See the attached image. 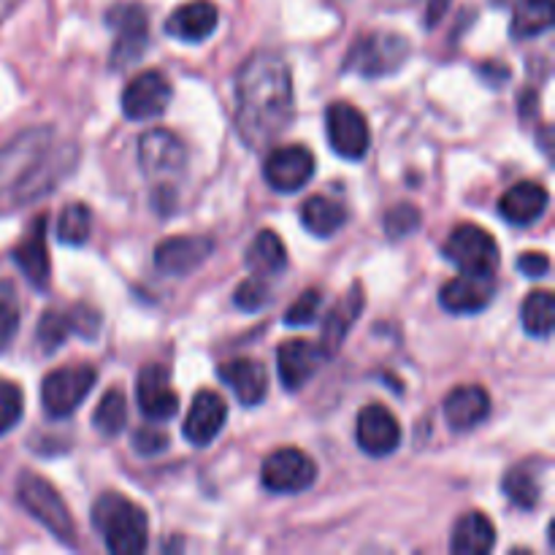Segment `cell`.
<instances>
[{"label":"cell","instance_id":"6da1fadb","mask_svg":"<svg viewBox=\"0 0 555 555\" xmlns=\"http://www.w3.org/2000/svg\"><path fill=\"white\" fill-rule=\"evenodd\" d=\"M296 112L291 65L274 52L244 60L236 74V130L249 150L280 139Z\"/></svg>","mask_w":555,"mask_h":555},{"label":"cell","instance_id":"7a4b0ae2","mask_svg":"<svg viewBox=\"0 0 555 555\" xmlns=\"http://www.w3.org/2000/svg\"><path fill=\"white\" fill-rule=\"evenodd\" d=\"M92 529L103 537L108 553L141 555L150 542V520L135 502L122 493H103L92 504Z\"/></svg>","mask_w":555,"mask_h":555},{"label":"cell","instance_id":"3957f363","mask_svg":"<svg viewBox=\"0 0 555 555\" xmlns=\"http://www.w3.org/2000/svg\"><path fill=\"white\" fill-rule=\"evenodd\" d=\"M410 57V41L399 33H366L347 52L345 70L363 79H383L396 74Z\"/></svg>","mask_w":555,"mask_h":555},{"label":"cell","instance_id":"277c9868","mask_svg":"<svg viewBox=\"0 0 555 555\" xmlns=\"http://www.w3.org/2000/svg\"><path fill=\"white\" fill-rule=\"evenodd\" d=\"M16 493H20V502L33 518L41 526H47L49 534L57 537L65 545H74V518L68 513V504L63 502L54 486L43 477L33 475V472H25L20 475V482H16Z\"/></svg>","mask_w":555,"mask_h":555},{"label":"cell","instance_id":"5b68a950","mask_svg":"<svg viewBox=\"0 0 555 555\" xmlns=\"http://www.w3.org/2000/svg\"><path fill=\"white\" fill-rule=\"evenodd\" d=\"M98 374L92 366H63L54 369L41 383V404L52 421L74 415L76 406L87 399L95 385Z\"/></svg>","mask_w":555,"mask_h":555},{"label":"cell","instance_id":"8992f818","mask_svg":"<svg viewBox=\"0 0 555 555\" xmlns=\"http://www.w3.org/2000/svg\"><path fill=\"white\" fill-rule=\"evenodd\" d=\"M444 258L461 271V274H496L499 269V244L496 238L480 225H459L450 233L444 244Z\"/></svg>","mask_w":555,"mask_h":555},{"label":"cell","instance_id":"52a82bcc","mask_svg":"<svg viewBox=\"0 0 555 555\" xmlns=\"http://www.w3.org/2000/svg\"><path fill=\"white\" fill-rule=\"evenodd\" d=\"M108 27L114 30L112 68H128L144 54L150 43V16L139 3H117L106 14Z\"/></svg>","mask_w":555,"mask_h":555},{"label":"cell","instance_id":"ba28073f","mask_svg":"<svg viewBox=\"0 0 555 555\" xmlns=\"http://www.w3.org/2000/svg\"><path fill=\"white\" fill-rule=\"evenodd\" d=\"M325 133H328L331 150L345 160H363L369 155L372 130H369L366 114L352 103H331L325 112Z\"/></svg>","mask_w":555,"mask_h":555},{"label":"cell","instance_id":"9c48e42d","mask_svg":"<svg viewBox=\"0 0 555 555\" xmlns=\"http://www.w3.org/2000/svg\"><path fill=\"white\" fill-rule=\"evenodd\" d=\"M314 480H318V464L298 448L274 450L260 469V482L266 491L282 493V496L304 493L314 486Z\"/></svg>","mask_w":555,"mask_h":555},{"label":"cell","instance_id":"30bf717a","mask_svg":"<svg viewBox=\"0 0 555 555\" xmlns=\"http://www.w3.org/2000/svg\"><path fill=\"white\" fill-rule=\"evenodd\" d=\"M139 163L146 177L160 184H168L184 171L188 152H184L179 135H173L171 130L152 128L139 139Z\"/></svg>","mask_w":555,"mask_h":555},{"label":"cell","instance_id":"8fae6325","mask_svg":"<svg viewBox=\"0 0 555 555\" xmlns=\"http://www.w3.org/2000/svg\"><path fill=\"white\" fill-rule=\"evenodd\" d=\"M263 177L269 182V188L276 190V193H298L314 177L312 150H307L301 144L276 146L266 157Z\"/></svg>","mask_w":555,"mask_h":555},{"label":"cell","instance_id":"7c38bea8","mask_svg":"<svg viewBox=\"0 0 555 555\" xmlns=\"http://www.w3.org/2000/svg\"><path fill=\"white\" fill-rule=\"evenodd\" d=\"M171 103V81L160 70H144L122 90V114L133 122L160 117Z\"/></svg>","mask_w":555,"mask_h":555},{"label":"cell","instance_id":"4fadbf2b","mask_svg":"<svg viewBox=\"0 0 555 555\" xmlns=\"http://www.w3.org/2000/svg\"><path fill=\"white\" fill-rule=\"evenodd\" d=\"M356 439L363 453L372 455V459H383V455H390L399 450L401 426L388 406L369 404L358 412Z\"/></svg>","mask_w":555,"mask_h":555},{"label":"cell","instance_id":"5bb4252c","mask_svg":"<svg viewBox=\"0 0 555 555\" xmlns=\"http://www.w3.org/2000/svg\"><path fill=\"white\" fill-rule=\"evenodd\" d=\"M49 128L27 130L20 139L11 141L9 146L0 150V190H9L14 184L25 182L36 163L41 160L49 144Z\"/></svg>","mask_w":555,"mask_h":555},{"label":"cell","instance_id":"9a60e30c","mask_svg":"<svg viewBox=\"0 0 555 555\" xmlns=\"http://www.w3.org/2000/svg\"><path fill=\"white\" fill-rule=\"evenodd\" d=\"M228 421V404L220 393L215 390H201L195 393L193 404H190L188 417H184L182 434L193 448H206L220 437L222 426Z\"/></svg>","mask_w":555,"mask_h":555},{"label":"cell","instance_id":"2e32d148","mask_svg":"<svg viewBox=\"0 0 555 555\" xmlns=\"http://www.w3.org/2000/svg\"><path fill=\"white\" fill-rule=\"evenodd\" d=\"M139 410L146 421L166 423L179 412L177 390L168 385V372L160 363H150L139 372Z\"/></svg>","mask_w":555,"mask_h":555},{"label":"cell","instance_id":"e0dca14e","mask_svg":"<svg viewBox=\"0 0 555 555\" xmlns=\"http://www.w3.org/2000/svg\"><path fill=\"white\" fill-rule=\"evenodd\" d=\"M215 249L209 236H171L155 247V266L163 274L184 276L206 263Z\"/></svg>","mask_w":555,"mask_h":555},{"label":"cell","instance_id":"ac0fdd59","mask_svg":"<svg viewBox=\"0 0 555 555\" xmlns=\"http://www.w3.org/2000/svg\"><path fill=\"white\" fill-rule=\"evenodd\" d=\"M47 215H38L36 220L27 228L25 238L14 247L11 258L20 266L22 274L27 276L33 287L38 291H47L49 287V274H52V266H49V249H47Z\"/></svg>","mask_w":555,"mask_h":555},{"label":"cell","instance_id":"d6986e66","mask_svg":"<svg viewBox=\"0 0 555 555\" xmlns=\"http://www.w3.org/2000/svg\"><path fill=\"white\" fill-rule=\"evenodd\" d=\"M493 293H496L493 274H461L455 280H450L448 285H442L439 304L450 314H477L493 301Z\"/></svg>","mask_w":555,"mask_h":555},{"label":"cell","instance_id":"ffe728a7","mask_svg":"<svg viewBox=\"0 0 555 555\" xmlns=\"http://www.w3.org/2000/svg\"><path fill=\"white\" fill-rule=\"evenodd\" d=\"M325 361L323 350L307 339L282 341L276 350V372L285 390H301L309 379L318 374L320 363Z\"/></svg>","mask_w":555,"mask_h":555},{"label":"cell","instance_id":"44dd1931","mask_svg":"<svg viewBox=\"0 0 555 555\" xmlns=\"http://www.w3.org/2000/svg\"><path fill=\"white\" fill-rule=\"evenodd\" d=\"M220 11L211 0H190V3L173 9V14L166 20V33L177 41L201 43L217 30Z\"/></svg>","mask_w":555,"mask_h":555},{"label":"cell","instance_id":"7402d4cb","mask_svg":"<svg viewBox=\"0 0 555 555\" xmlns=\"http://www.w3.org/2000/svg\"><path fill=\"white\" fill-rule=\"evenodd\" d=\"M363 307H366V298H363V287L352 285L350 293H347V296L341 298V301L336 304V307L331 309L328 314H325L323 331H320V345H318L320 350H323L325 361H328V358H334L336 352L341 350L347 334H350V328L356 325V320L361 318Z\"/></svg>","mask_w":555,"mask_h":555},{"label":"cell","instance_id":"603a6c76","mask_svg":"<svg viewBox=\"0 0 555 555\" xmlns=\"http://www.w3.org/2000/svg\"><path fill=\"white\" fill-rule=\"evenodd\" d=\"M442 412L453 431H472L491 415V396L480 385H461V388L450 390Z\"/></svg>","mask_w":555,"mask_h":555},{"label":"cell","instance_id":"cb8c5ba5","mask_svg":"<svg viewBox=\"0 0 555 555\" xmlns=\"http://www.w3.org/2000/svg\"><path fill=\"white\" fill-rule=\"evenodd\" d=\"M220 379L233 390L242 406H258L269 393V372L260 361L236 358L220 366Z\"/></svg>","mask_w":555,"mask_h":555},{"label":"cell","instance_id":"d4e9b609","mask_svg":"<svg viewBox=\"0 0 555 555\" xmlns=\"http://www.w3.org/2000/svg\"><path fill=\"white\" fill-rule=\"evenodd\" d=\"M551 195L542 184L537 182H518L499 198V215L509 222V225H534L542 215H545Z\"/></svg>","mask_w":555,"mask_h":555},{"label":"cell","instance_id":"484cf974","mask_svg":"<svg viewBox=\"0 0 555 555\" xmlns=\"http://www.w3.org/2000/svg\"><path fill=\"white\" fill-rule=\"evenodd\" d=\"M496 547V529L482 513L461 515L453 529L450 551L455 555H488Z\"/></svg>","mask_w":555,"mask_h":555},{"label":"cell","instance_id":"4316f807","mask_svg":"<svg viewBox=\"0 0 555 555\" xmlns=\"http://www.w3.org/2000/svg\"><path fill=\"white\" fill-rule=\"evenodd\" d=\"M301 225L307 228L312 236L331 238L347 225V209L339 201L328 198V195H312L304 201L301 206Z\"/></svg>","mask_w":555,"mask_h":555},{"label":"cell","instance_id":"83f0119b","mask_svg":"<svg viewBox=\"0 0 555 555\" xmlns=\"http://www.w3.org/2000/svg\"><path fill=\"white\" fill-rule=\"evenodd\" d=\"M247 269L253 271L255 276H274L282 274L287 269V247L280 238V233L274 231H260L255 236V242L249 244L247 258H244Z\"/></svg>","mask_w":555,"mask_h":555},{"label":"cell","instance_id":"f1b7e54d","mask_svg":"<svg viewBox=\"0 0 555 555\" xmlns=\"http://www.w3.org/2000/svg\"><path fill=\"white\" fill-rule=\"evenodd\" d=\"M555 22V3L553 0H520L513 11V22H509V36L526 41V38H537L545 30H551Z\"/></svg>","mask_w":555,"mask_h":555},{"label":"cell","instance_id":"f546056e","mask_svg":"<svg viewBox=\"0 0 555 555\" xmlns=\"http://www.w3.org/2000/svg\"><path fill=\"white\" fill-rule=\"evenodd\" d=\"M542 469H534V464H520L504 475V496L520 509H534L542 502Z\"/></svg>","mask_w":555,"mask_h":555},{"label":"cell","instance_id":"4dcf8cb0","mask_svg":"<svg viewBox=\"0 0 555 555\" xmlns=\"http://www.w3.org/2000/svg\"><path fill=\"white\" fill-rule=\"evenodd\" d=\"M520 323L524 331L534 339H547L555 328V298L551 291H534L526 296L520 309Z\"/></svg>","mask_w":555,"mask_h":555},{"label":"cell","instance_id":"1f68e13d","mask_svg":"<svg viewBox=\"0 0 555 555\" xmlns=\"http://www.w3.org/2000/svg\"><path fill=\"white\" fill-rule=\"evenodd\" d=\"M125 421H128V401H125V393L117 388L106 390L101 404L92 412V426L101 434H106V437H117L125 428Z\"/></svg>","mask_w":555,"mask_h":555},{"label":"cell","instance_id":"d6a6232c","mask_svg":"<svg viewBox=\"0 0 555 555\" xmlns=\"http://www.w3.org/2000/svg\"><path fill=\"white\" fill-rule=\"evenodd\" d=\"M92 215L87 204H68L57 220V238L68 247H81L90 238Z\"/></svg>","mask_w":555,"mask_h":555},{"label":"cell","instance_id":"836d02e7","mask_svg":"<svg viewBox=\"0 0 555 555\" xmlns=\"http://www.w3.org/2000/svg\"><path fill=\"white\" fill-rule=\"evenodd\" d=\"M20 331V298L16 287L9 280L0 282V352L14 341Z\"/></svg>","mask_w":555,"mask_h":555},{"label":"cell","instance_id":"e575fe53","mask_svg":"<svg viewBox=\"0 0 555 555\" xmlns=\"http://www.w3.org/2000/svg\"><path fill=\"white\" fill-rule=\"evenodd\" d=\"M68 334H74V325H70L68 312H54V309H47L41 314V323H38V341L47 352L60 350L68 339Z\"/></svg>","mask_w":555,"mask_h":555},{"label":"cell","instance_id":"d590c367","mask_svg":"<svg viewBox=\"0 0 555 555\" xmlns=\"http://www.w3.org/2000/svg\"><path fill=\"white\" fill-rule=\"evenodd\" d=\"M22 412H25L22 388L11 379H0V437L22 421Z\"/></svg>","mask_w":555,"mask_h":555},{"label":"cell","instance_id":"8d00e7d4","mask_svg":"<svg viewBox=\"0 0 555 555\" xmlns=\"http://www.w3.org/2000/svg\"><path fill=\"white\" fill-rule=\"evenodd\" d=\"M423 217H421V209L412 204H399L393 206V209L385 215V233H388L390 238H404V236H412V233L421 228Z\"/></svg>","mask_w":555,"mask_h":555},{"label":"cell","instance_id":"74e56055","mask_svg":"<svg viewBox=\"0 0 555 555\" xmlns=\"http://www.w3.org/2000/svg\"><path fill=\"white\" fill-rule=\"evenodd\" d=\"M269 285L263 282V276H249V280H244L242 285L236 287V293H233V301H236L238 309H244V312H258V309H263L266 304H269Z\"/></svg>","mask_w":555,"mask_h":555},{"label":"cell","instance_id":"f35d334b","mask_svg":"<svg viewBox=\"0 0 555 555\" xmlns=\"http://www.w3.org/2000/svg\"><path fill=\"white\" fill-rule=\"evenodd\" d=\"M320 304H323V293L320 291H307L301 293L296 304L285 312V325H309L318 320Z\"/></svg>","mask_w":555,"mask_h":555},{"label":"cell","instance_id":"ab89813d","mask_svg":"<svg viewBox=\"0 0 555 555\" xmlns=\"http://www.w3.org/2000/svg\"><path fill=\"white\" fill-rule=\"evenodd\" d=\"M70 314V325H74V334H79L81 339L92 341L101 331V314L95 309H90L87 304H79V307L68 309Z\"/></svg>","mask_w":555,"mask_h":555},{"label":"cell","instance_id":"60d3db41","mask_svg":"<svg viewBox=\"0 0 555 555\" xmlns=\"http://www.w3.org/2000/svg\"><path fill=\"white\" fill-rule=\"evenodd\" d=\"M133 448L144 455H155L168 448V437L163 431H157V428H139L133 434Z\"/></svg>","mask_w":555,"mask_h":555},{"label":"cell","instance_id":"b9f144b4","mask_svg":"<svg viewBox=\"0 0 555 555\" xmlns=\"http://www.w3.org/2000/svg\"><path fill=\"white\" fill-rule=\"evenodd\" d=\"M518 269L524 276H531V280H540L551 271V258L545 253H526L518 258Z\"/></svg>","mask_w":555,"mask_h":555},{"label":"cell","instance_id":"7bdbcfd3","mask_svg":"<svg viewBox=\"0 0 555 555\" xmlns=\"http://www.w3.org/2000/svg\"><path fill=\"white\" fill-rule=\"evenodd\" d=\"M450 3H453V0H431V3H428V11H426V25L428 27L439 25V20L448 14Z\"/></svg>","mask_w":555,"mask_h":555},{"label":"cell","instance_id":"ee69618b","mask_svg":"<svg viewBox=\"0 0 555 555\" xmlns=\"http://www.w3.org/2000/svg\"><path fill=\"white\" fill-rule=\"evenodd\" d=\"M493 3H496V5H502V3H504V0H493Z\"/></svg>","mask_w":555,"mask_h":555}]
</instances>
